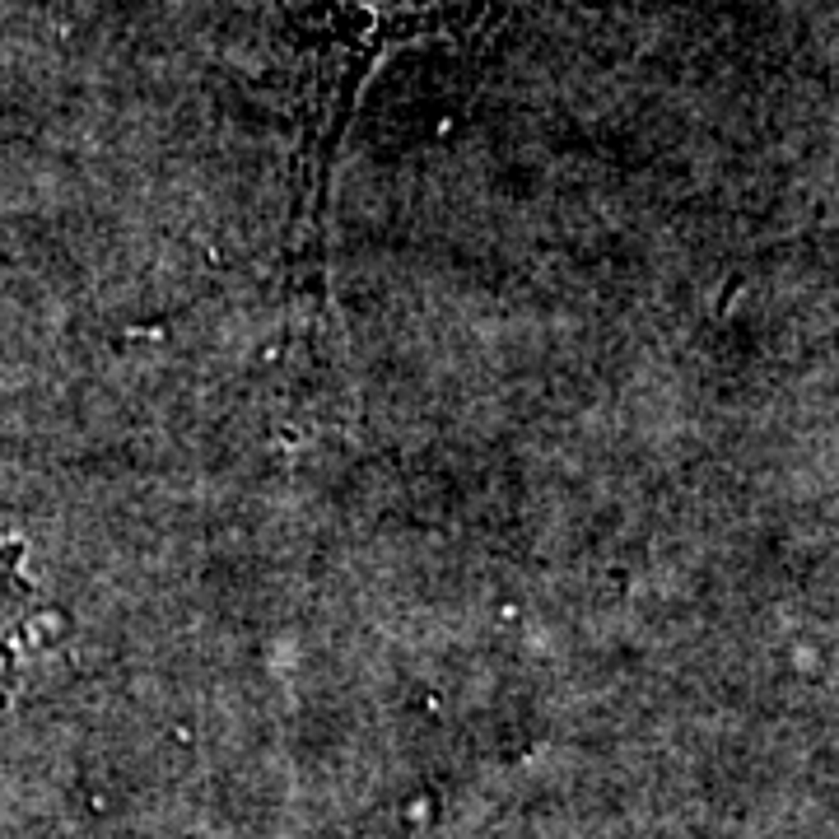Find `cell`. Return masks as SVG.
Instances as JSON below:
<instances>
[{"label":"cell","instance_id":"6da1fadb","mask_svg":"<svg viewBox=\"0 0 839 839\" xmlns=\"http://www.w3.org/2000/svg\"><path fill=\"white\" fill-rule=\"evenodd\" d=\"M285 89L294 93V285L322 290L326 275V201L346 117L392 47L481 28L503 0H261Z\"/></svg>","mask_w":839,"mask_h":839}]
</instances>
